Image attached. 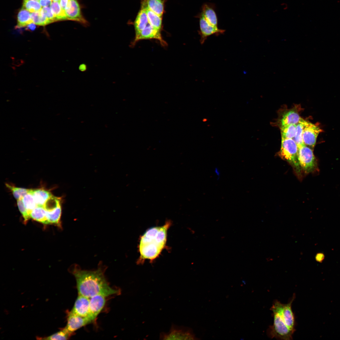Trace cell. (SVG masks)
<instances>
[{"mask_svg":"<svg viewBox=\"0 0 340 340\" xmlns=\"http://www.w3.org/2000/svg\"><path fill=\"white\" fill-rule=\"evenodd\" d=\"M105 270L101 266L93 271L82 269L76 265L72 267L70 272L75 278L78 294L89 298L97 295L106 297L119 294L120 289L114 288L109 284Z\"/></svg>","mask_w":340,"mask_h":340,"instance_id":"1","label":"cell"},{"mask_svg":"<svg viewBox=\"0 0 340 340\" xmlns=\"http://www.w3.org/2000/svg\"><path fill=\"white\" fill-rule=\"evenodd\" d=\"M171 225V221L168 220L162 226L149 229L141 236L139 245V264L145 259L152 261L158 257L166 246L167 231Z\"/></svg>","mask_w":340,"mask_h":340,"instance_id":"2","label":"cell"},{"mask_svg":"<svg viewBox=\"0 0 340 340\" xmlns=\"http://www.w3.org/2000/svg\"><path fill=\"white\" fill-rule=\"evenodd\" d=\"M298 148L293 139L282 138L279 155L292 167L298 176L301 177L302 170L298 160Z\"/></svg>","mask_w":340,"mask_h":340,"instance_id":"3","label":"cell"},{"mask_svg":"<svg viewBox=\"0 0 340 340\" xmlns=\"http://www.w3.org/2000/svg\"><path fill=\"white\" fill-rule=\"evenodd\" d=\"M270 310L273 312L274 321L273 325L270 326L267 329L268 337L280 340L292 339L294 332L287 326L280 312L274 308H271Z\"/></svg>","mask_w":340,"mask_h":340,"instance_id":"4","label":"cell"},{"mask_svg":"<svg viewBox=\"0 0 340 340\" xmlns=\"http://www.w3.org/2000/svg\"><path fill=\"white\" fill-rule=\"evenodd\" d=\"M298 160L302 170L308 173L314 172L317 164L312 149L303 145L298 148Z\"/></svg>","mask_w":340,"mask_h":340,"instance_id":"5","label":"cell"},{"mask_svg":"<svg viewBox=\"0 0 340 340\" xmlns=\"http://www.w3.org/2000/svg\"><path fill=\"white\" fill-rule=\"evenodd\" d=\"M161 340H196L197 338L190 328L179 326L172 324L169 331L167 332L160 333Z\"/></svg>","mask_w":340,"mask_h":340,"instance_id":"6","label":"cell"},{"mask_svg":"<svg viewBox=\"0 0 340 340\" xmlns=\"http://www.w3.org/2000/svg\"><path fill=\"white\" fill-rule=\"evenodd\" d=\"M295 298V295L294 294L290 301L285 304L281 303L278 300H275L271 307L280 312L286 326L293 332L295 330V320L292 305Z\"/></svg>","mask_w":340,"mask_h":340,"instance_id":"7","label":"cell"},{"mask_svg":"<svg viewBox=\"0 0 340 340\" xmlns=\"http://www.w3.org/2000/svg\"><path fill=\"white\" fill-rule=\"evenodd\" d=\"M155 39L159 41L163 46H167V43L163 39L161 31L158 30L149 23L145 28L142 30L135 33L134 38L131 43L130 46L133 47L139 41L143 39Z\"/></svg>","mask_w":340,"mask_h":340,"instance_id":"8","label":"cell"},{"mask_svg":"<svg viewBox=\"0 0 340 340\" xmlns=\"http://www.w3.org/2000/svg\"><path fill=\"white\" fill-rule=\"evenodd\" d=\"M196 17L199 19L200 29L198 33L200 36V41L201 44L204 43L208 37L214 34L219 35L224 32L225 30L214 26L200 13Z\"/></svg>","mask_w":340,"mask_h":340,"instance_id":"9","label":"cell"},{"mask_svg":"<svg viewBox=\"0 0 340 340\" xmlns=\"http://www.w3.org/2000/svg\"><path fill=\"white\" fill-rule=\"evenodd\" d=\"M322 131L318 125L305 120L303 134L304 144L312 149H313L318 136Z\"/></svg>","mask_w":340,"mask_h":340,"instance_id":"10","label":"cell"},{"mask_svg":"<svg viewBox=\"0 0 340 340\" xmlns=\"http://www.w3.org/2000/svg\"><path fill=\"white\" fill-rule=\"evenodd\" d=\"M67 324L65 327L72 333L92 322L88 317H83L72 312H67Z\"/></svg>","mask_w":340,"mask_h":340,"instance_id":"11","label":"cell"},{"mask_svg":"<svg viewBox=\"0 0 340 340\" xmlns=\"http://www.w3.org/2000/svg\"><path fill=\"white\" fill-rule=\"evenodd\" d=\"M106 297L97 295L89 298V318L93 322L104 307Z\"/></svg>","mask_w":340,"mask_h":340,"instance_id":"12","label":"cell"},{"mask_svg":"<svg viewBox=\"0 0 340 340\" xmlns=\"http://www.w3.org/2000/svg\"><path fill=\"white\" fill-rule=\"evenodd\" d=\"M65 11L67 19L77 21L84 24L87 23L82 14L77 0H70Z\"/></svg>","mask_w":340,"mask_h":340,"instance_id":"13","label":"cell"},{"mask_svg":"<svg viewBox=\"0 0 340 340\" xmlns=\"http://www.w3.org/2000/svg\"><path fill=\"white\" fill-rule=\"evenodd\" d=\"M89 303V298L78 294L71 311L80 316L90 318Z\"/></svg>","mask_w":340,"mask_h":340,"instance_id":"14","label":"cell"},{"mask_svg":"<svg viewBox=\"0 0 340 340\" xmlns=\"http://www.w3.org/2000/svg\"><path fill=\"white\" fill-rule=\"evenodd\" d=\"M200 13L213 25L218 27V18L214 5L209 3H204Z\"/></svg>","mask_w":340,"mask_h":340,"instance_id":"15","label":"cell"},{"mask_svg":"<svg viewBox=\"0 0 340 340\" xmlns=\"http://www.w3.org/2000/svg\"><path fill=\"white\" fill-rule=\"evenodd\" d=\"M167 0H141V7L147 8L162 17L164 5Z\"/></svg>","mask_w":340,"mask_h":340,"instance_id":"16","label":"cell"},{"mask_svg":"<svg viewBox=\"0 0 340 340\" xmlns=\"http://www.w3.org/2000/svg\"><path fill=\"white\" fill-rule=\"evenodd\" d=\"M141 8L134 22L135 33L143 30L149 23L145 8L143 7Z\"/></svg>","mask_w":340,"mask_h":340,"instance_id":"17","label":"cell"},{"mask_svg":"<svg viewBox=\"0 0 340 340\" xmlns=\"http://www.w3.org/2000/svg\"><path fill=\"white\" fill-rule=\"evenodd\" d=\"M29 192L32 195L37 206H43L52 196L50 192L43 189H30Z\"/></svg>","mask_w":340,"mask_h":340,"instance_id":"18","label":"cell"},{"mask_svg":"<svg viewBox=\"0 0 340 340\" xmlns=\"http://www.w3.org/2000/svg\"><path fill=\"white\" fill-rule=\"evenodd\" d=\"M301 118L296 111L294 110H289L285 113L282 117L281 120V126L297 125Z\"/></svg>","mask_w":340,"mask_h":340,"instance_id":"19","label":"cell"},{"mask_svg":"<svg viewBox=\"0 0 340 340\" xmlns=\"http://www.w3.org/2000/svg\"><path fill=\"white\" fill-rule=\"evenodd\" d=\"M30 218L43 224H48L47 217V211L42 206H37L31 212Z\"/></svg>","mask_w":340,"mask_h":340,"instance_id":"20","label":"cell"},{"mask_svg":"<svg viewBox=\"0 0 340 340\" xmlns=\"http://www.w3.org/2000/svg\"><path fill=\"white\" fill-rule=\"evenodd\" d=\"M61 204L52 210L47 211V217L48 224H54L59 227H61Z\"/></svg>","mask_w":340,"mask_h":340,"instance_id":"21","label":"cell"},{"mask_svg":"<svg viewBox=\"0 0 340 340\" xmlns=\"http://www.w3.org/2000/svg\"><path fill=\"white\" fill-rule=\"evenodd\" d=\"M145 8L149 23L155 29L161 31L162 26V17L147 8Z\"/></svg>","mask_w":340,"mask_h":340,"instance_id":"22","label":"cell"},{"mask_svg":"<svg viewBox=\"0 0 340 340\" xmlns=\"http://www.w3.org/2000/svg\"><path fill=\"white\" fill-rule=\"evenodd\" d=\"M30 13L23 7L20 9L17 16V26L18 27H25L32 22Z\"/></svg>","mask_w":340,"mask_h":340,"instance_id":"23","label":"cell"},{"mask_svg":"<svg viewBox=\"0 0 340 340\" xmlns=\"http://www.w3.org/2000/svg\"><path fill=\"white\" fill-rule=\"evenodd\" d=\"M73 334V333L70 332L65 327L59 332L49 336L42 337H38L37 339L48 340H66L69 339Z\"/></svg>","mask_w":340,"mask_h":340,"instance_id":"24","label":"cell"},{"mask_svg":"<svg viewBox=\"0 0 340 340\" xmlns=\"http://www.w3.org/2000/svg\"><path fill=\"white\" fill-rule=\"evenodd\" d=\"M50 7L56 20L67 19L65 11L62 9L59 2L53 1Z\"/></svg>","mask_w":340,"mask_h":340,"instance_id":"25","label":"cell"},{"mask_svg":"<svg viewBox=\"0 0 340 340\" xmlns=\"http://www.w3.org/2000/svg\"><path fill=\"white\" fill-rule=\"evenodd\" d=\"M305 120L301 118L300 122L296 125V133L293 139L298 145V148L304 145L303 134Z\"/></svg>","mask_w":340,"mask_h":340,"instance_id":"26","label":"cell"},{"mask_svg":"<svg viewBox=\"0 0 340 340\" xmlns=\"http://www.w3.org/2000/svg\"><path fill=\"white\" fill-rule=\"evenodd\" d=\"M281 133L282 138L293 139L296 133V125L281 126Z\"/></svg>","mask_w":340,"mask_h":340,"instance_id":"27","label":"cell"},{"mask_svg":"<svg viewBox=\"0 0 340 340\" xmlns=\"http://www.w3.org/2000/svg\"><path fill=\"white\" fill-rule=\"evenodd\" d=\"M21 199L30 215L31 211L37 206L32 195L29 192Z\"/></svg>","mask_w":340,"mask_h":340,"instance_id":"28","label":"cell"},{"mask_svg":"<svg viewBox=\"0 0 340 340\" xmlns=\"http://www.w3.org/2000/svg\"><path fill=\"white\" fill-rule=\"evenodd\" d=\"M22 7L31 13L39 11L42 8L39 2L33 0H23Z\"/></svg>","mask_w":340,"mask_h":340,"instance_id":"29","label":"cell"},{"mask_svg":"<svg viewBox=\"0 0 340 340\" xmlns=\"http://www.w3.org/2000/svg\"><path fill=\"white\" fill-rule=\"evenodd\" d=\"M31 16L32 22L36 25L45 26L51 23L42 15L40 11L32 13Z\"/></svg>","mask_w":340,"mask_h":340,"instance_id":"30","label":"cell"},{"mask_svg":"<svg viewBox=\"0 0 340 340\" xmlns=\"http://www.w3.org/2000/svg\"><path fill=\"white\" fill-rule=\"evenodd\" d=\"M6 186L12 192L14 198L17 200L21 199L27 193L30 189L15 187L8 184H6Z\"/></svg>","mask_w":340,"mask_h":340,"instance_id":"31","label":"cell"},{"mask_svg":"<svg viewBox=\"0 0 340 340\" xmlns=\"http://www.w3.org/2000/svg\"><path fill=\"white\" fill-rule=\"evenodd\" d=\"M60 204V199L52 195L46 202L43 207L47 211H50Z\"/></svg>","mask_w":340,"mask_h":340,"instance_id":"32","label":"cell"},{"mask_svg":"<svg viewBox=\"0 0 340 340\" xmlns=\"http://www.w3.org/2000/svg\"><path fill=\"white\" fill-rule=\"evenodd\" d=\"M17 204L19 210L24 219V222L26 224L30 218V215L21 199L17 200Z\"/></svg>","mask_w":340,"mask_h":340,"instance_id":"33","label":"cell"},{"mask_svg":"<svg viewBox=\"0 0 340 340\" xmlns=\"http://www.w3.org/2000/svg\"><path fill=\"white\" fill-rule=\"evenodd\" d=\"M40 11L42 15L50 21L51 23L56 20L51 9L49 7L42 8Z\"/></svg>","mask_w":340,"mask_h":340,"instance_id":"34","label":"cell"},{"mask_svg":"<svg viewBox=\"0 0 340 340\" xmlns=\"http://www.w3.org/2000/svg\"><path fill=\"white\" fill-rule=\"evenodd\" d=\"M52 0H39V2L42 7H49L50 6Z\"/></svg>","mask_w":340,"mask_h":340,"instance_id":"35","label":"cell"},{"mask_svg":"<svg viewBox=\"0 0 340 340\" xmlns=\"http://www.w3.org/2000/svg\"><path fill=\"white\" fill-rule=\"evenodd\" d=\"M70 0H60L59 1L60 5L64 11L65 10Z\"/></svg>","mask_w":340,"mask_h":340,"instance_id":"36","label":"cell"},{"mask_svg":"<svg viewBox=\"0 0 340 340\" xmlns=\"http://www.w3.org/2000/svg\"><path fill=\"white\" fill-rule=\"evenodd\" d=\"M36 25L32 22L29 25L27 26V29L29 30L33 31L36 28Z\"/></svg>","mask_w":340,"mask_h":340,"instance_id":"37","label":"cell"},{"mask_svg":"<svg viewBox=\"0 0 340 340\" xmlns=\"http://www.w3.org/2000/svg\"><path fill=\"white\" fill-rule=\"evenodd\" d=\"M214 172L215 175L217 176V178L218 179H219L220 178V172L218 167H215L214 169Z\"/></svg>","mask_w":340,"mask_h":340,"instance_id":"38","label":"cell"},{"mask_svg":"<svg viewBox=\"0 0 340 340\" xmlns=\"http://www.w3.org/2000/svg\"><path fill=\"white\" fill-rule=\"evenodd\" d=\"M323 258V255L322 254H318L316 257V259L320 261L322 260Z\"/></svg>","mask_w":340,"mask_h":340,"instance_id":"39","label":"cell"},{"mask_svg":"<svg viewBox=\"0 0 340 340\" xmlns=\"http://www.w3.org/2000/svg\"><path fill=\"white\" fill-rule=\"evenodd\" d=\"M79 68L80 69V70L81 71H83H83L85 70L86 69V66H85V65L82 64V65H81V66H80Z\"/></svg>","mask_w":340,"mask_h":340,"instance_id":"40","label":"cell"},{"mask_svg":"<svg viewBox=\"0 0 340 340\" xmlns=\"http://www.w3.org/2000/svg\"><path fill=\"white\" fill-rule=\"evenodd\" d=\"M53 1L59 2L60 0H52Z\"/></svg>","mask_w":340,"mask_h":340,"instance_id":"41","label":"cell"},{"mask_svg":"<svg viewBox=\"0 0 340 340\" xmlns=\"http://www.w3.org/2000/svg\"><path fill=\"white\" fill-rule=\"evenodd\" d=\"M33 0L36 1H39V0Z\"/></svg>","mask_w":340,"mask_h":340,"instance_id":"42","label":"cell"}]
</instances>
